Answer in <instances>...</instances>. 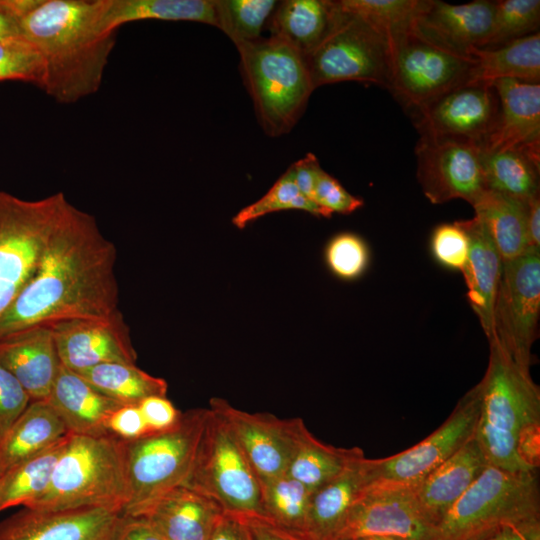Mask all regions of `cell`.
Here are the masks:
<instances>
[{
	"instance_id": "cell-1",
	"label": "cell",
	"mask_w": 540,
	"mask_h": 540,
	"mask_svg": "<svg viewBox=\"0 0 540 540\" xmlns=\"http://www.w3.org/2000/svg\"><path fill=\"white\" fill-rule=\"evenodd\" d=\"M117 249L96 219L71 204L39 263L0 320V338L38 325L102 319L119 311Z\"/></svg>"
},
{
	"instance_id": "cell-2",
	"label": "cell",
	"mask_w": 540,
	"mask_h": 540,
	"mask_svg": "<svg viewBox=\"0 0 540 540\" xmlns=\"http://www.w3.org/2000/svg\"><path fill=\"white\" fill-rule=\"evenodd\" d=\"M104 0H37L19 21L43 63L41 90L71 104L96 93L116 43L102 22Z\"/></svg>"
},
{
	"instance_id": "cell-3",
	"label": "cell",
	"mask_w": 540,
	"mask_h": 540,
	"mask_svg": "<svg viewBox=\"0 0 540 540\" xmlns=\"http://www.w3.org/2000/svg\"><path fill=\"white\" fill-rule=\"evenodd\" d=\"M486 372L476 384L479 415L474 438L488 464L507 471L540 466V389L492 337Z\"/></svg>"
},
{
	"instance_id": "cell-4",
	"label": "cell",
	"mask_w": 540,
	"mask_h": 540,
	"mask_svg": "<svg viewBox=\"0 0 540 540\" xmlns=\"http://www.w3.org/2000/svg\"><path fill=\"white\" fill-rule=\"evenodd\" d=\"M503 526L540 540L538 470L507 471L488 464L437 524L431 540H471Z\"/></svg>"
},
{
	"instance_id": "cell-5",
	"label": "cell",
	"mask_w": 540,
	"mask_h": 540,
	"mask_svg": "<svg viewBox=\"0 0 540 540\" xmlns=\"http://www.w3.org/2000/svg\"><path fill=\"white\" fill-rule=\"evenodd\" d=\"M128 496L125 440L70 434L46 491L24 506L39 510L114 507Z\"/></svg>"
},
{
	"instance_id": "cell-6",
	"label": "cell",
	"mask_w": 540,
	"mask_h": 540,
	"mask_svg": "<svg viewBox=\"0 0 540 540\" xmlns=\"http://www.w3.org/2000/svg\"><path fill=\"white\" fill-rule=\"evenodd\" d=\"M236 47L244 83L262 129L271 137L290 132L315 90L304 55L273 36Z\"/></svg>"
},
{
	"instance_id": "cell-7",
	"label": "cell",
	"mask_w": 540,
	"mask_h": 540,
	"mask_svg": "<svg viewBox=\"0 0 540 540\" xmlns=\"http://www.w3.org/2000/svg\"><path fill=\"white\" fill-rule=\"evenodd\" d=\"M208 414V408H193L181 413L168 429L125 440L126 516H136L164 493L185 484Z\"/></svg>"
},
{
	"instance_id": "cell-8",
	"label": "cell",
	"mask_w": 540,
	"mask_h": 540,
	"mask_svg": "<svg viewBox=\"0 0 540 540\" xmlns=\"http://www.w3.org/2000/svg\"><path fill=\"white\" fill-rule=\"evenodd\" d=\"M70 205L62 192L26 200L0 190V320L33 275Z\"/></svg>"
},
{
	"instance_id": "cell-9",
	"label": "cell",
	"mask_w": 540,
	"mask_h": 540,
	"mask_svg": "<svg viewBox=\"0 0 540 540\" xmlns=\"http://www.w3.org/2000/svg\"><path fill=\"white\" fill-rule=\"evenodd\" d=\"M184 485L213 499L225 513L263 515L260 480L226 423L210 409Z\"/></svg>"
},
{
	"instance_id": "cell-10",
	"label": "cell",
	"mask_w": 540,
	"mask_h": 540,
	"mask_svg": "<svg viewBox=\"0 0 540 540\" xmlns=\"http://www.w3.org/2000/svg\"><path fill=\"white\" fill-rule=\"evenodd\" d=\"M326 37L304 56L313 88L358 81L388 88L390 40L364 20L342 11Z\"/></svg>"
},
{
	"instance_id": "cell-11",
	"label": "cell",
	"mask_w": 540,
	"mask_h": 540,
	"mask_svg": "<svg viewBox=\"0 0 540 540\" xmlns=\"http://www.w3.org/2000/svg\"><path fill=\"white\" fill-rule=\"evenodd\" d=\"M388 90L407 110H419L446 92L473 83L476 61L440 47L413 30L389 37Z\"/></svg>"
},
{
	"instance_id": "cell-12",
	"label": "cell",
	"mask_w": 540,
	"mask_h": 540,
	"mask_svg": "<svg viewBox=\"0 0 540 540\" xmlns=\"http://www.w3.org/2000/svg\"><path fill=\"white\" fill-rule=\"evenodd\" d=\"M478 415L479 398L475 385L459 399L441 426L416 445L390 457L364 458L366 489L380 486L415 488L474 436Z\"/></svg>"
},
{
	"instance_id": "cell-13",
	"label": "cell",
	"mask_w": 540,
	"mask_h": 540,
	"mask_svg": "<svg viewBox=\"0 0 540 540\" xmlns=\"http://www.w3.org/2000/svg\"><path fill=\"white\" fill-rule=\"evenodd\" d=\"M539 318L540 250L529 249L502 262L493 307V337L518 365L528 370Z\"/></svg>"
},
{
	"instance_id": "cell-14",
	"label": "cell",
	"mask_w": 540,
	"mask_h": 540,
	"mask_svg": "<svg viewBox=\"0 0 540 540\" xmlns=\"http://www.w3.org/2000/svg\"><path fill=\"white\" fill-rule=\"evenodd\" d=\"M415 154L417 179L431 203L462 199L472 206L487 190L482 151L476 144L420 136Z\"/></svg>"
},
{
	"instance_id": "cell-15",
	"label": "cell",
	"mask_w": 540,
	"mask_h": 540,
	"mask_svg": "<svg viewBox=\"0 0 540 540\" xmlns=\"http://www.w3.org/2000/svg\"><path fill=\"white\" fill-rule=\"evenodd\" d=\"M499 113L493 83L456 87L410 114L420 136L460 140L482 148Z\"/></svg>"
},
{
	"instance_id": "cell-16",
	"label": "cell",
	"mask_w": 540,
	"mask_h": 540,
	"mask_svg": "<svg viewBox=\"0 0 540 540\" xmlns=\"http://www.w3.org/2000/svg\"><path fill=\"white\" fill-rule=\"evenodd\" d=\"M209 409L226 423L260 482L286 474L299 436L306 426L301 418L280 419L268 413H250L222 398H211Z\"/></svg>"
},
{
	"instance_id": "cell-17",
	"label": "cell",
	"mask_w": 540,
	"mask_h": 540,
	"mask_svg": "<svg viewBox=\"0 0 540 540\" xmlns=\"http://www.w3.org/2000/svg\"><path fill=\"white\" fill-rule=\"evenodd\" d=\"M434 530L419 505L415 488L380 486L366 489L354 503L334 540L366 536L431 540Z\"/></svg>"
},
{
	"instance_id": "cell-18",
	"label": "cell",
	"mask_w": 540,
	"mask_h": 540,
	"mask_svg": "<svg viewBox=\"0 0 540 540\" xmlns=\"http://www.w3.org/2000/svg\"><path fill=\"white\" fill-rule=\"evenodd\" d=\"M126 519L123 510L114 507H24L0 523V540H118Z\"/></svg>"
},
{
	"instance_id": "cell-19",
	"label": "cell",
	"mask_w": 540,
	"mask_h": 540,
	"mask_svg": "<svg viewBox=\"0 0 540 540\" xmlns=\"http://www.w3.org/2000/svg\"><path fill=\"white\" fill-rule=\"evenodd\" d=\"M60 362L77 372L104 363L136 364L137 353L121 311L102 319L50 325Z\"/></svg>"
},
{
	"instance_id": "cell-20",
	"label": "cell",
	"mask_w": 540,
	"mask_h": 540,
	"mask_svg": "<svg viewBox=\"0 0 540 540\" xmlns=\"http://www.w3.org/2000/svg\"><path fill=\"white\" fill-rule=\"evenodd\" d=\"M494 6V1L487 0L464 4L421 0L411 30L440 47L469 56L472 48H485L492 30Z\"/></svg>"
},
{
	"instance_id": "cell-21",
	"label": "cell",
	"mask_w": 540,
	"mask_h": 540,
	"mask_svg": "<svg viewBox=\"0 0 540 540\" xmlns=\"http://www.w3.org/2000/svg\"><path fill=\"white\" fill-rule=\"evenodd\" d=\"M0 363L31 401L47 399L61 366L51 327L32 326L0 338Z\"/></svg>"
},
{
	"instance_id": "cell-22",
	"label": "cell",
	"mask_w": 540,
	"mask_h": 540,
	"mask_svg": "<svg viewBox=\"0 0 540 540\" xmlns=\"http://www.w3.org/2000/svg\"><path fill=\"white\" fill-rule=\"evenodd\" d=\"M223 513L210 497L180 485L152 501L134 517L145 520L165 540H208Z\"/></svg>"
},
{
	"instance_id": "cell-23",
	"label": "cell",
	"mask_w": 540,
	"mask_h": 540,
	"mask_svg": "<svg viewBox=\"0 0 540 540\" xmlns=\"http://www.w3.org/2000/svg\"><path fill=\"white\" fill-rule=\"evenodd\" d=\"M493 86L499 113L482 153L510 148L540 151V84L499 79Z\"/></svg>"
},
{
	"instance_id": "cell-24",
	"label": "cell",
	"mask_w": 540,
	"mask_h": 540,
	"mask_svg": "<svg viewBox=\"0 0 540 540\" xmlns=\"http://www.w3.org/2000/svg\"><path fill=\"white\" fill-rule=\"evenodd\" d=\"M70 434H110L107 422L122 404L104 395L76 372L61 364L47 399Z\"/></svg>"
},
{
	"instance_id": "cell-25",
	"label": "cell",
	"mask_w": 540,
	"mask_h": 540,
	"mask_svg": "<svg viewBox=\"0 0 540 540\" xmlns=\"http://www.w3.org/2000/svg\"><path fill=\"white\" fill-rule=\"evenodd\" d=\"M487 465L473 436L415 487L419 505L435 527Z\"/></svg>"
},
{
	"instance_id": "cell-26",
	"label": "cell",
	"mask_w": 540,
	"mask_h": 540,
	"mask_svg": "<svg viewBox=\"0 0 540 540\" xmlns=\"http://www.w3.org/2000/svg\"><path fill=\"white\" fill-rule=\"evenodd\" d=\"M468 236L469 250L461 271L468 302L489 340L493 337V307L500 280L502 259L481 221L474 216L458 221Z\"/></svg>"
},
{
	"instance_id": "cell-27",
	"label": "cell",
	"mask_w": 540,
	"mask_h": 540,
	"mask_svg": "<svg viewBox=\"0 0 540 540\" xmlns=\"http://www.w3.org/2000/svg\"><path fill=\"white\" fill-rule=\"evenodd\" d=\"M69 434L47 400H34L0 440V476Z\"/></svg>"
},
{
	"instance_id": "cell-28",
	"label": "cell",
	"mask_w": 540,
	"mask_h": 540,
	"mask_svg": "<svg viewBox=\"0 0 540 540\" xmlns=\"http://www.w3.org/2000/svg\"><path fill=\"white\" fill-rule=\"evenodd\" d=\"M336 13L332 0L279 1L267 28L270 36L285 41L305 56L329 33Z\"/></svg>"
},
{
	"instance_id": "cell-29",
	"label": "cell",
	"mask_w": 540,
	"mask_h": 540,
	"mask_svg": "<svg viewBox=\"0 0 540 540\" xmlns=\"http://www.w3.org/2000/svg\"><path fill=\"white\" fill-rule=\"evenodd\" d=\"M364 458L313 493L310 533L317 540H334L349 510L366 491Z\"/></svg>"
},
{
	"instance_id": "cell-30",
	"label": "cell",
	"mask_w": 540,
	"mask_h": 540,
	"mask_svg": "<svg viewBox=\"0 0 540 540\" xmlns=\"http://www.w3.org/2000/svg\"><path fill=\"white\" fill-rule=\"evenodd\" d=\"M487 190L528 203L539 195L540 151L510 148L482 153Z\"/></svg>"
},
{
	"instance_id": "cell-31",
	"label": "cell",
	"mask_w": 540,
	"mask_h": 540,
	"mask_svg": "<svg viewBox=\"0 0 540 540\" xmlns=\"http://www.w3.org/2000/svg\"><path fill=\"white\" fill-rule=\"evenodd\" d=\"M494 242L502 262L527 252V203L486 190L472 205Z\"/></svg>"
},
{
	"instance_id": "cell-32",
	"label": "cell",
	"mask_w": 540,
	"mask_h": 540,
	"mask_svg": "<svg viewBox=\"0 0 540 540\" xmlns=\"http://www.w3.org/2000/svg\"><path fill=\"white\" fill-rule=\"evenodd\" d=\"M363 457L365 456L361 448L325 444L314 437L305 426L286 474L314 493Z\"/></svg>"
},
{
	"instance_id": "cell-33",
	"label": "cell",
	"mask_w": 540,
	"mask_h": 540,
	"mask_svg": "<svg viewBox=\"0 0 540 540\" xmlns=\"http://www.w3.org/2000/svg\"><path fill=\"white\" fill-rule=\"evenodd\" d=\"M469 56L476 61L473 82L492 84L499 79H515L539 83V32L494 49L472 48Z\"/></svg>"
},
{
	"instance_id": "cell-34",
	"label": "cell",
	"mask_w": 540,
	"mask_h": 540,
	"mask_svg": "<svg viewBox=\"0 0 540 540\" xmlns=\"http://www.w3.org/2000/svg\"><path fill=\"white\" fill-rule=\"evenodd\" d=\"M141 20L192 21L216 27L214 0H104L106 30L114 32Z\"/></svg>"
},
{
	"instance_id": "cell-35",
	"label": "cell",
	"mask_w": 540,
	"mask_h": 540,
	"mask_svg": "<svg viewBox=\"0 0 540 540\" xmlns=\"http://www.w3.org/2000/svg\"><path fill=\"white\" fill-rule=\"evenodd\" d=\"M98 391L122 405H138L150 396H166L167 382L136 364L104 363L76 372Z\"/></svg>"
},
{
	"instance_id": "cell-36",
	"label": "cell",
	"mask_w": 540,
	"mask_h": 540,
	"mask_svg": "<svg viewBox=\"0 0 540 540\" xmlns=\"http://www.w3.org/2000/svg\"><path fill=\"white\" fill-rule=\"evenodd\" d=\"M69 437L70 433L0 476V512L14 506H26L46 491Z\"/></svg>"
},
{
	"instance_id": "cell-37",
	"label": "cell",
	"mask_w": 540,
	"mask_h": 540,
	"mask_svg": "<svg viewBox=\"0 0 540 540\" xmlns=\"http://www.w3.org/2000/svg\"><path fill=\"white\" fill-rule=\"evenodd\" d=\"M260 484L263 516L285 528L311 535L313 492L287 474Z\"/></svg>"
},
{
	"instance_id": "cell-38",
	"label": "cell",
	"mask_w": 540,
	"mask_h": 540,
	"mask_svg": "<svg viewBox=\"0 0 540 540\" xmlns=\"http://www.w3.org/2000/svg\"><path fill=\"white\" fill-rule=\"evenodd\" d=\"M279 1L214 0L216 27L235 45L261 38Z\"/></svg>"
},
{
	"instance_id": "cell-39",
	"label": "cell",
	"mask_w": 540,
	"mask_h": 540,
	"mask_svg": "<svg viewBox=\"0 0 540 540\" xmlns=\"http://www.w3.org/2000/svg\"><path fill=\"white\" fill-rule=\"evenodd\" d=\"M290 209L302 210L318 217H331L329 213L312 199L299 192L287 169L266 194L254 203L241 209L232 218V223L238 229H243L250 222L267 214Z\"/></svg>"
},
{
	"instance_id": "cell-40",
	"label": "cell",
	"mask_w": 540,
	"mask_h": 540,
	"mask_svg": "<svg viewBox=\"0 0 540 540\" xmlns=\"http://www.w3.org/2000/svg\"><path fill=\"white\" fill-rule=\"evenodd\" d=\"M421 0H338L339 8L388 37L411 29Z\"/></svg>"
},
{
	"instance_id": "cell-41",
	"label": "cell",
	"mask_w": 540,
	"mask_h": 540,
	"mask_svg": "<svg viewBox=\"0 0 540 540\" xmlns=\"http://www.w3.org/2000/svg\"><path fill=\"white\" fill-rule=\"evenodd\" d=\"M494 2L492 30L483 49H494L538 32L540 24L539 0H500Z\"/></svg>"
},
{
	"instance_id": "cell-42",
	"label": "cell",
	"mask_w": 540,
	"mask_h": 540,
	"mask_svg": "<svg viewBox=\"0 0 540 540\" xmlns=\"http://www.w3.org/2000/svg\"><path fill=\"white\" fill-rule=\"evenodd\" d=\"M43 63L35 48L24 39L0 40V82L23 81L41 88Z\"/></svg>"
},
{
	"instance_id": "cell-43",
	"label": "cell",
	"mask_w": 540,
	"mask_h": 540,
	"mask_svg": "<svg viewBox=\"0 0 540 540\" xmlns=\"http://www.w3.org/2000/svg\"><path fill=\"white\" fill-rule=\"evenodd\" d=\"M325 260L334 275L344 280H353L366 270L369 250L361 237L344 232L329 241L325 249Z\"/></svg>"
},
{
	"instance_id": "cell-44",
	"label": "cell",
	"mask_w": 540,
	"mask_h": 540,
	"mask_svg": "<svg viewBox=\"0 0 540 540\" xmlns=\"http://www.w3.org/2000/svg\"><path fill=\"white\" fill-rule=\"evenodd\" d=\"M469 241L458 221L438 225L431 236V251L444 267L462 271L468 257Z\"/></svg>"
},
{
	"instance_id": "cell-45",
	"label": "cell",
	"mask_w": 540,
	"mask_h": 540,
	"mask_svg": "<svg viewBox=\"0 0 540 540\" xmlns=\"http://www.w3.org/2000/svg\"><path fill=\"white\" fill-rule=\"evenodd\" d=\"M30 402L31 398L21 383L0 363V440Z\"/></svg>"
},
{
	"instance_id": "cell-46",
	"label": "cell",
	"mask_w": 540,
	"mask_h": 540,
	"mask_svg": "<svg viewBox=\"0 0 540 540\" xmlns=\"http://www.w3.org/2000/svg\"><path fill=\"white\" fill-rule=\"evenodd\" d=\"M313 200L331 216L333 213L350 214L363 206V200L350 194L337 179L323 169L319 172Z\"/></svg>"
},
{
	"instance_id": "cell-47",
	"label": "cell",
	"mask_w": 540,
	"mask_h": 540,
	"mask_svg": "<svg viewBox=\"0 0 540 540\" xmlns=\"http://www.w3.org/2000/svg\"><path fill=\"white\" fill-rule=\"evenodd\" d=\"M110 434L132 440L149 433V429L138 405H122L116 409L107 422Z\"/></svg>"
},
{
	"instance_id": "cell-48",
	"label": "cell",
	"mask_w": 540,
	"mask_h": 540,
	"mask_svg": "<svg viewBox=\"0 0 540 540\" xmlns=\"http://www.w3.org/2000/svg\"><path fill=\"white\" fill-rule=\"evenodd\" d=\"M150 432L172 427L179 420L181 412L166 396H150L138 404Z\"/></svg>"
},
{
	"instance_id": "cell-49",
	"label": "cell",
	"mask_w": 540,
	"mask_h": 540,
	"mask_svg": "<svg viewBox=\"0 0 540 540\" xmlns=\"http://www.w3.org/2000/svg\"><path fill=\"white\" fill-rule=\"evenodd\" d=\"M239 516L243 519L251 540H317L311 535L280 526L263 515Z\"/></svg>"
},
{
	"instance_id": "cell-50",
	"label": "cell",
	"mask_w": 540,
	"mask_h": 540,
	"mask_svg": "<svg viewBox=\"0 0 540 540\" xmlns=\"http://www.w3.org/2000/svg\"><path fill=\"white\" fill-rule=\"evenodd\" d=\"M31 6V0H0V40L23 39L19 20Z\"/></svg>"
},
{
	"instance_id": "cell-51",
	"label": "cell",
	"mask_w": 540,
	"mask_h": 540,
	"mask_svg": "<svg viewBox=\"0 0 540 540\" xmlns=\"http://www.w3.org/2000/svg\"><path fill=\"white\" fill-rule=\"evenodd\" d=\"M321 169L317 157L312 153H308L288 168L299 192L312 200L315 184Z\"/></svg>"
},
{
	"instance_id": "cell-52",
	"label": "cell",
	"mask_w": 540,
	"mask_h": 540,
	"mask_svg": "<svg viewBox=\"0 0 540 540\" xmlns=\"http://www.w3.org/2000/svg\"><path fill=\"white\" fill-rule=\"evenodd\" d=\"M208 540H251L239 515L223 513Z\"/></svg>"
},
{
	"instance_id": "cell-53",
	"label": "cell",
	"mask_w": 540,
	"mask_h": 540,
	"mask_svg": "<svg viewBox=\"0 0 540 540\" xmlns=\"http://www.w3.org/2000/svg\"><path fill=\"white\" fill-rule=\"evenodd\" d=\"M118 540H165L149 523L137 517H129L122 527Z\"/></svg>"
},
{
	"instance_id": "cell-54",
	"label": "cell",
	"mask_w": 540,
	"mask_h": 540,
	"mask_svg": "<svg viewBox=\"0 0 540 540\" xmlns=\"http://www.w3.org/2000/svg\"><path fill=\"white\" fill-rule=\"evenodd\" d=\"M527 236L530 249L540 250V194L527 203Z\"/></svg>"
},
{
	"instance_id": "cell-55",
	"label": "cell",
	"mask_w": 540,
	"mask_h": 540,
	"mask_svg": "<svg viewBox=\"0 0 540 540\" xmlns=\"http://www.w3.org/2000/svg\"><path fill=\"white\" fill-rule=\"evenodd\" d=\"M485 540H532L513 526H503L492 532Z\"/></svg>"
},
{
	"instance_id": "cell-56",
	"label": "cell",
	"mask_w": 540,
	"mask_h": 540,
	"mask_svg": "<svg viewBox=\"0 0 540 540\" xmlns=\"http://www.w3.org/2000/svg\"><path fill=\"white\" fill-rule=\"evenodd\" d=\"M354 540H403L393 536H366Z\"/></svg>"
},
{
	"instance_id": "cell-57",
	"label": "cell",
	"mask_w": 540,
	"mask_h": 540,
	"mask_svg": "<svg viewBox=\"0 0 540 540\" xmlns=\"http://www.w3.org/2000/svg\"><path fill=\"white\" fill-rule=\"evenodd\" d=\"M488 536L478 537V538H474V539H471V540H485Z\"/></svg>"
}]
</instances>
